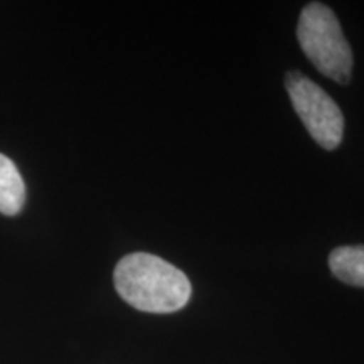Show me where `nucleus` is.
Listing matches in <instances>:
<instances>
[{
  "instance_id": "5",
  "label": "nucleus",
  "mask_w": 364,
  "mask_h": 364,
  "mask_svg": "<svg viewBox=\"0 0 364 364\" xmlns=\"http://www.w3.org/2000/svg\"><path fill=\"white\" fill-rule=\"evenodd\" d=\"M329 267L334 277L348 285L364 287V247H339L332 250Z\"/></svg>"
},
{
  "instance_id": "2",
  "label": "nucleus",
  "mask_w": 364,
  "mask_h": 364,
  "mask_svg": "<svg viewBox=\"0 0 364 364\" xmlns=\"http://www.w3.org/2000/svg\"><path fill=\"white\" fill-rule=\"evenodd\" d=\"M297 39L309 61L322 75L336 83H349L353 76V51L331 7L321 2L304 7L297 26Z\"/></svg>"
},
{
  "instance_id": "4",
  "label": "nucleus",
  "mask_w": 364,
  "mask_h": 364,
  "mask_svg": "<svg viewBox=\"0 0 364 364\" xmlns=\"http://www.w3.org/2000/svg\"><path fill=\"white\" fill-rule=\"evenodd\" d=\"M26 203V184L16 164L0 154V213L14 216Z\"/></svg>"
},
{
  "instance_id": "3",
  "label": "nucleus",
  "mask_w": 364,
  "mask_h": 364,
  "mask_svg": "<svg viewBox=\"0 0 364 364\" xmlns=\"http://www.w3.org/2000/svg\"><path fill=\"white\" fill-rule=\"evenodd\" d=\"M285 85L295 112L312 139L326 150L339 147L344 135V117L338 103L299 71L289 73Z\"/></svg>"
},
{
  "instance_id": "1",
  "label": "nucleus",
  "mask_w": 364,
  "mask_h": 364,
  "mask_svg": "<svg viewBox=\"0 0 364 364\" xmlns=\"http://www.w3.org/2000/svg\"><path fill=\"white\" fill-rule=\"evenodd\" d=\"M113 282L118 295L136 311L171 314L191 299L186 273L150 253H132L117 263Z\"/></svg>"
}]
</instances>
